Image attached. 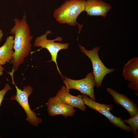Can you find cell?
Segmentation results:
<instances>
[{
	"mask_svg": "<svg viewBox=\"0 0 138 138\" xmlns=\"http://www.w3.org/2000/svg\"><path fill=\"white\" fill-rule=\"evenodd\" d=\"M12 89V87L8 84L6 83L4 88L0 90V107L5 95L7 92Z\"/></svg>",
	"mask_w": 138,
	"mask_h": 138,
	"instance_id": "15",
	"label": "cell"
},
{
	"mask_svg": "<svg viewBox=\"0 0 138 138\" xmlns=\"http://www.w3.org/2000/svg\"><path fill=\"white\" fill-rule=\"evenodd\" d=\"M14 21L15 24L10 29V33L14 36V52L13 58L9 62L13 65V67L16 71L31 52V42L33 36L31 35L26 15L24 14L21 19L15 18Z\"/></svg>",
	"mask_w": 138,
	"mask_h": 138,
	"instance_id": "1",
	"label": "cell"
},
{
	"mask_svg": "<svg viewBox=\"0 0 138 138\" xmlns=\"http://www.w3.org/2000/svg\"><path fill=\"white\" fill-rule=\"evenodd\" d=\"M106 90L112 97L114 103L121 106L128 111L130 117L138 114L137 105L125 95L119 93L116 90L110 88H107Z\"/></svg>",
	"mask_w": 138,
	"mask_h": 138,
	"instance_id": "10",
	"label": "cell"
},
{
	"mask_svg": "<svg viewBox=\"0 0 138 138\" xmlns=\"http://www.w3.org/2000/svg\"><path fill=\"white\" fill-rule=\"evenodd\" d=\"M85 0H68L55 9L53 16L60 24H66L71 26L78 25L79 32L83 26L79 24L76 19L79 15L84 11Z\"/></svg>",
	"mask_w": 138,
	"mask_h": 138,
	"instance_id": "2",
	"label": "cell"
},
{
	"mask_svg": "<svg viewBox=\"0 0 138 138\" xmlns=\"http://www.w3.org/2000/svg\"><path fill=\"white\" fill-rule=\"evenodd\" d=\"M82 99L85 105L90 108L95 110L103 114L109 120L110 122L114 126L128 132L132 131L130 126L126 125L123 122L121 117H117L112 114L110 111L113 109L112 104L106 105L98 103L91 99L87 95L83 94Z\"/></svg>",
	"mask_w": 138,
	"mask_h": 138,
	"instance_id": "5",
	"label": "cell"
},
{
	"mask_svg": "<svg viewBox=\"0 0 138 138\" xmlns=\"http://www.w3.org/2000/svg\"><path fill=\"white\" fill-rule=\"evenodd\" d=\"M1 136L0 135V138H1Z\"/></svg>",
	"mask_w": 138,
	"mask_h": 138,
	"instance_id": "18",
	"label": "cell"
},
{
	"mask_svg": "<svg viewBox=\"0 0 138 138\" xmlns=\"http://www.w3.org/2000/svg\"><path fill=\"white\" fill-rule=\"evenodd\" d=\"M79 45L81 52L88 57L91 62L95 86L97 87H100L105 76L109 73L114 71L115 69L108 68L101 60L98 54L100 49V47H96L91 50H88L80 44Z\"/></svg>",
	"mask_w": 138,
	"mask_h": 138,
	"instance_id": "3",
	"label": "cell"
},
{
	"mask_svg": "<svg viewBox=\"0 0 138 138\" xmlns=\"http://www.w3.org/2000/svg\"><path fill=\"white\" fill-rule=\"evenodd\" d=\"M3 35V31L0 27V42L1 41Z\"/></svg>",
	"mask_w": 138,
	"mask_h": 138,
	"instance_id": "17",
	"label": "cell"
},
{
	"mask_svg": "<svg viewBox=\"0 0 138 138\" xmlns=\"http://www.w3.org/2000/svg\"><path fill=\"white\" fill-rule=\"evenodd\" d=\"M14 38L13 35L7 37L4 44L0 47V65L1 66L9 62L13 58Z\"/></svg>",
	"mask_w": 138,
	"mask_h": 138,
	"instance_id": "13",
	"label": "cell"
},
{
	"mask_svg": "<svg viewBox=\"0 0 138 138\" xmlns=\"http://www.w3.org/2000/svg\"><path fill=\"white\" fill-rule=\"evenodd\" d=\"M12 84L15 87L16 94L10 99L16 101L23 108L27 115L26 120L31 125L36 126L42 123L41 119L37 117L36 113L31 109L28 103V97L32 93V87L30 86H25L21 90L16 85L15 82Z\"/></svg>",
	"mask_w": 138,
	"mask_h": 138,
	"instance_id": "6",
	"label": "cell"
},
{
	"mask_svg": "<svg viewBox=\"0 0 138 138\" xmlns=\"http://www.w3.org/2000/svg\"><path fill=\"white\" fill-rule=\"evenodd\" d=\"M47 107L48 114L50 116L61 115L65 118L71 117L76 112L74 107L65 103L56 95L49 98Z\"/></svg>",
	"mask_w": 138,
	"mask_h": 138,
	"instance_id": "8",
	"label": "cell"
},
{
	"mask_svg": "<svg viewBox=\"0 0 138 138\" xmlns=\"http://www.w3.org/2000/svg\"><path fill=\"white\" fill-rule=\"evenodd\" d=\"M63 83L68 90H77L95 101L94 89L95 84L93 72L89 73L85 78L81 79H72L65 76H63Z\"/></svg>",
	"mask_w": 138,
	"mask_h": 138,
	"instance_id": "7",
	"label": "cell"
},
{
	"mask_svg": "<svg viewBox=\"0 0 138 138\" xmlns=\"http://www.w3.org/2000/svg\"><path fill=\"white\" fill-rule=\"evenodd\" d=\"M4 69V68L0 65V76L3 75Z\"/></svg>",
	"mask_w": 138,
	"mask_h": 138,
	"instance_id": "16",
	"label": "cell"
},
{
	"mask_svg": "<svg viewBox=\"0 0 138 138\" xmlns=\"http://www.w3.org/2000/svg\"><path fill=\"white\" fill-rule=\"evenodd\" d=\"M111 8L110 4L102 0H87L85 1L84 11L89 16L105 17Z\"/></svg>",
	"mask_w": 138,
	"mask_h": 138,
	"instance_id": "11",
	"label": "cell"
},
{
	"mask_svg": "<svg viewBox=\"0 0 138 138\" xmlns=\"http://www.w3.org/2000/svg\"><path fill=\"white\" fill-rule=\"evenodd\" d=\"M70 91L65 85H63L57 91L56 96L66 104L85 111L86 107L83 102L82 95H79L77 96H73L70 94Z\"/></svg>",
	"mask_w": 138,
	"mask_h": 138,
	"instance_id": "12",
	"label": "cell"
},
{
	"mask_svg": "<svg viewBox=\"0 0 138 138\" xmlns=\"http://www.w3.org/2000/svg\"><path fill=\"white\" fill-rule=\"evenodd\" d=\"M122 76L129 82L128 86L135 91L138 90V58L134 57L125 64Z\"/></svg>",
	"mask_w": 138,
	"mask_h": 138,
	"instance_id": "9",
	"label": "cell"
},
{
	"mask_svg": "<svg viewBox=\"0 0 138 138\" xmlns=\"http://www.w3.org/2000/svg\"><path fill=\"white\" fill-rule=\"evenodd\" d=\"M124 123L129 124L131 127L135 137L138 136V114L127 119H122Z\"/></svg>",
	"mask_w": 138,
	"mask_h": 138,
	"instance_id": "14",
	"label": "cell"
},
{
	"mask_svg": "<svg viewBox=\"0 0 138 138\" xmlns=\"http://www.w3.org/2000/svg\"><path fill=\"white\" fill-rule=\"evenodd\" d=\"M52 33L50 30H48L46 31L44 34L37 37L34 40V45L36 47H41L37 51H39L43 48H45L48 50L51 57V59L48 62L53 61L55 62L58 73L63 78V76L57 65V56L58 52L60 50L67 49L68 48L69 44L68 43H62L61 42H55V41H61L62 40V38L59 36H57L54 39L50 40L47 39V35Z\"/></svg>",
	"mask_w": 138,
	"mask_h": 138,
	"instance_id": "4",
	"label": "cell"
}]
</instances>
